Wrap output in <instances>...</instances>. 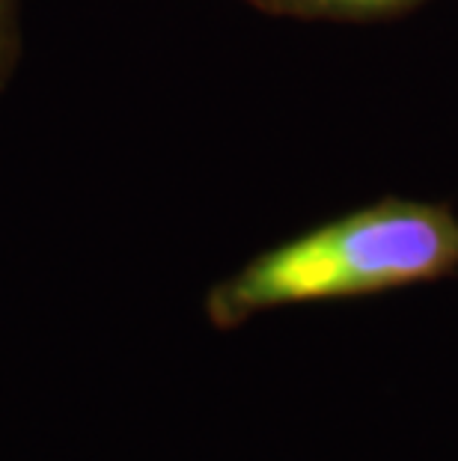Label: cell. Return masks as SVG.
<instances>
[{
	"label": "cell",
	"instance_id": "1",
	"mask_svg": "<svg viewBox=\"0 0 458 461\" xmlns=\"http://www.w3.org/2000/svg\"><path fill=\"white\" fill-rule=\"evenodd\" d=\"M458 259V223L428 205H375L262 253L209 298L229 328L286 303L364 295L435 277Z\"/></svg>",
	"mask_w": 458,
	"mask_h": 461
},
{
	"label": "cell",
	"instance_id": "2",
	"mask_svg": "<svg viewBox=\"0 0 458 461\" xmlns=\"http://www.w3.org/2000/svg\"><path fill=\"white\" fill-rule=\"evenodd\" d=\"M18 0H0V86L13 75L18 60Z\"/></svg>",
	"mask_w": 458,
	"mask_h": 461
},
{
	"label": "cell",
	"instance_id": "3",
	"mask_svg": "<svg viewBox=\"0 0 458 461\" xmlns=\"http://www.w3.org/2000/svg\"><path fill=\"white\" fill-rule=\"evenodd\" d=\"M310 4H319V6H382V4H390V0H310Z\"/></svg>",
	"mask_w": 458,
	"mask_h": 461
}]
</instances>
